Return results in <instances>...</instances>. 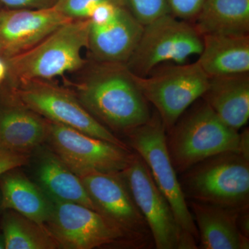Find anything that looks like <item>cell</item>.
<instances>
[{
  "label": "cell",
  "mask_w": 249,
  "mask_h": 249,
  "mask_svg": "<svg viewBox=\"0 0 249 249\" xmlns=\"http://www.w3.org/2000/svg\"><path fill=\"white\" fill-rule=\"evenodd\" d=\"M170 14L193 23L204 4L205 0H166Z\"/></svg>",
  "instance_id": "d4e9b609"
},
{
  "label": "cell",
  "mask_w": 249,
  "mask_h": 249,
  "mask_svg": "<svg viewBox=\"0 0 249 249\" xmlns=\"http://www.w3.org/2000/svg\"><path fill=\"white\" fill-rule=\"evenodd\" d=\"M47 121L48 135L46 142H48L51 150L78 177L93 172L121 173L132 160L134 153L129 148Z\"/></svg>",
  "instance_id": "30bf717a"
},
{
  "label": "cell",
  "mask_w": 249,
  "mask_h": 249,
  "mask_svg": "<svg viewBox=\"0 0 249 249\" xmlns=\"http://www.w3.org/2000/svg\"><path fill=\"white\" fill-rule=\"evenodd\" d=\"M190 206L198 227L199 249H248V237L242 235L237 225L241 209H231L201 201Z\"/></svg>",
  "instance_id": "2e32d148"
},
{
  "label": "cell",
  "mask_w": 249,
  "mask_h": 249,
  "mask_svg": "<svg viewBox=\"0 0 249 249\" xmlns=\"http://www.w3.org/2000/svg\"><path fill=\"white\" fill-rule=\"evenodd\" d=\"M6 249V245H5L4 235L3 234H0V249Z\"/></svg>",
  "instance_id": "f1b7e54d"
},
{
  "label": "cell",
  "mask_w": 249,
  "mask_h": 249,
  "mask_svg": "<svg viewBox=\"0 0 249 249\" xmlns=\"http://www.w3.org/2000/svg\"><path fill=\"white\" fill-rule=\"evenodd\" d=\"M73 19L53 6L42 9H0V57L22 53Z\"/></svg>",
  "instance_id": "4fadbf2b"
},
{
  "label": "cell",
  "mask_w": 249,
  "mask_h": 249,
  "mask_svg": "<svg viewBox=\"0 0 249 249\" xmlns=\"http://www.w3.org/2000/svg\"><path fill=\"white\" fill-rule=\"evenodd\" d=\"M0 98V148L30 155L47 141V121L4 95Z\"/></svg>",
  "instance_id": "9a60e30c"
},
{
  "label": "cell",
  "mask_w": 249,
  "mask_h": 249,
  "mask_svg": "<svg viewBox=\"0 0 249 249\" xmlns=\"http://www.w3.org/2000/svg\"><path fill=\"white\" fill-rule=\"evenodd\" d=\"M183 173L180 184L185 196L231 209L249 207V157L224 152Z\"/></svg>",
  "instance_id": "5b68a950"
},
{
  "label": "cell",
  "mask_w": 249,
  "mask_h": 249,
  "mask_svg": "<svg viewBox=\"0 0 249 249\" xmlns=\"http://www.w3.org/2000/svg\"><path fill=\"white\" fill-rule=\"evenodd\" d=\"M0 93L47 120L129 148L85 109L73 92L51 80L34 79L3 84L0 85Z\"/></svg>",
  "instance_id": "277c9868"
},
{
  "label": "cell",
  "mask_w": 249,
  "mask_h": 249,
  "mask_svg": "<svg viewBox=\"0 0 249 249\" xmlns=\"http://www.w3.org/2000/svg\"><path fill=\"white\" fill-rule=\"evenodd\" d=\"M120 174L147 223L156 248H197L178 227L170 203L156 184L146 163L137 152Z\"/></svg>",
  "instance_id": "9c48e42d"
},
{
  "label": "cell",
  "mask_w": 249,
  "mask_h": 249,
  "mask_svg": "<svg viewBox=\"0 0 249 249\" xmlns=\"http://www.w3.org/2000/svg\"><path fill=\"white\" fill-rule=\"evenodd\" d=\"M88 68L73 93L96 120L124 134L150 121L149 103L126 64L93 60Z\"/></svg>",
  "instance_id": "6da1fadb"
},
{
  "label": "cell",
  "mask_w": 249,
  "mask_h": 249,
  "mask_svg": "<svg viewBox=\"0 0 249 249\" xmlns=\"http://www.w3.org/2000/svg\"><path fill=\"white\" fill-rule=\"evenodd\" d=\"M132 74L144 97L157 109L166 133L209 87V77L197 61L155 68L146 76Z\"/></svg>",
  "instance_id": "52a82bcc"
},
{
  "label": "cell",
  "mask_w": 249,
  "mask_h": 249,
  "mask_svg": "<svg viewBox=\"0 0 249 249\" xmlns=\"http://www.w3.org/2000/svg\"><path fill=\"white\" fill-rule=\"evenodd\" d=\"M203 37L191 22L167 14L143 26L138 45L126 63L129 71L146 76L163 62L186 63L199 55Z\"/></svg>",
  "instance_id": "ba28073f"
},
{
  "label": "cell",
  "mask_w": 249,
  "mask_h": 249,
  "mask_svg": "<svg viewBox=\"0 0 249 249\" xmlns=\"http://www.w3.org/2000/svg\"><path fill=\"white\" fill-rule=\"evenodd\" d=\"M103 2L120 4L119 0H57L53 8L70 19H89L93 9Z\"/></svg>",
  "instance_id": "cb8c5ba5"
},
{
  "label": "cell",
  "mask_w": 249,
  "mask_h": 249,
  "mask_svg": "<svg viewBox=\"0 0 249 249\" xmlns=\"http://www.w3.org/2000/svg\"><path fill=\"white\" fill-rule=\"evenodd\" d=\"M1 6H2V5H1V4H0V9H1Z\"/></svg>",
  "instance_id": "f546056e"
},
{
  "label": "cell",
  "mask_w": 249,
  "mask_h": 249,
  "mask_svg": "<svg viewBox=\"0 0 249 249\" xmlns=\"http://www.w3.org/2000/svg\"><path fill=\"white\" fill-rule=\"evenodd\" d=\"M197 60L211 77L249 73V35L202 36Z\"/></svg>",
  "instance_id": "d6986e66"
},
{
  "label": "cell",
  "mask_w": 249,
  "mask_h": 249,
  "mask_svg": "<svg viewBox=\"0 0 249 249\" xmlns=\"http://www.w3.org/2000/svg\"><path fill=\"white\" fill-rule=\"evenodd\" d=\"M120 4L142 25L169 14L166 0H119Z\"/></svg>",
  "instance_id": "603a6c76"
},
{
  "label": "cell",
  "mask_w": 249,
  "mask_h": 249,
  "mask_svg": "<svg viewBox=\"0 0 249 249\" xmlns=\"http://www.w3.org/2000/svg\"><path fill=\"white\" fill-rule=\"evenodd\" d=\"M192 24L201 36L249 35V0H205Z\"/></svg>",
  "instance_id": "44dd1931"
},
{
  "label": "cell",
  "mask_w": 249,
  "mask_h": 249,
  "mask_svg": "<svg viewBox=\"0 0 249 249\" xmlns=\"http://www.w3.org/2000/svg\"><path fill=\"white\" fill-rule=\"evenodd\" d=\"M57 0H0V4L11 9H42L52 7Z\"/></svg>",
  "instance_id": "4316f807"
},
{
  "label": "cell",
  "mask_w": 249,
  "mask_h": 249,
  "mask_svg": "<svg viewBox=\"0 0 249 249\" xmlns=\"http://www.w3.org/2000/svg\"><path fill=\"white\" fill-rule=\"evenodd\" d=\"M89 27V19H73L26 52L4 59L8 75L4 84L34 79L51 80L85 68L88 61L81 52L88 48Z\"/></svg>",
  "instance_id": "7a4b0ae2"
},
{
  "label": "cell",
  "mask_w": 249,
  "mask_h": 249,
  "mask_svg": "<svg viewBox=\"0 0 249 249\" xmlns=\"http://www.w3.org/2000/svg\"><path fill=\"white\" fill-rule=\"evenodd\" d=\"M166 137L170 159L178 173L224 152L243 154L241 134L224 124L204 99L183 113Z\"/></svg>",
  "instance_id": "3957f363"
},
{
  "label": "cell",
  "mask_w": 249,
  "mask_h": 249,
  "mask_svg": "<svg viewBox=\"0 0 249 249\" xmlns=\"http://www.w3.org/2000/svg\"><path fill=\"white\" fill-rule=\"evenodd\" d=\"M79 178L98 212L115 224L134 247L147 246L151 233L120 173L93 172Z\"/></svg>",
  "instance_id": "8fae6325"
},
{
  "label": "cell",
  "mask_w": 249,
  "mask_h": 249,
  "mask_svg": "<svg viewBox=\"0 0 249 249\" xmlns=\"http://www.w3.org/2000/svg\"><path fill=\"white\" fill-rule=\"evenodd\" d=\"M7 211L1 222L6 249H60L45 225Z\"/></svg>",
  "instance_id": "7402d4cb"
},
{
  "label": "cell",
  "mask_w": 249,
  "mask_h": 249,
  "mask_svg": "<svg viewBox=\"0 0 249 249\" xmlns=\"http://www.w3.org/2000/svg\"><path fill=\"white\" fill-rule=\"evenodd\" d=\"M8 75V66L6 60L0 57V85L6 81Z\"/></svg>",
  "instance_id": "83f0119b"
},
{
  "label": "cell",
  "mask_w": 249,
  "mask_h": 249,
  "mask_svg": "<svg viewBox=\"0 0 249 249\" xmlns=\"http://www.w3.org/2000/svg\"><path fill=\"white\" fill-rule=\"evenodd\" d=\"M37 152L36 178L51 200L76 203L98 212L78 175L50 149L39 147Z\"/></svg>",
  "instance_id": "e0dca14e"
},
{
  "label": "cell",
  "mask_w": 249,
  "mask_h": 249,
  "mask_svg": "<svg viewBox=\"0 0 249 249\" xmlns=\"http://www.w3.org/2000/svg\"><path fill=\"white\" fill-rule=\"evenodd\" d=\"M201 98L224 124L238 131L249 119V73L211 77Z\"/></svg>",
  "instance_id": "ac0fdd59"
},
{
  "label": "cell",
  "mask_w": 249,
  "mask_h": 249,
  "mask_svg": "<svg viewBox=\"0 0 249 249\" xmlns=\"http://www.w3.org/2000/svg\"><path fill=\"white\" fill-rule=\"evenodd\" d=\"M30 157L29 154L17 153L0 148V176L27 164Z\"/></svg>",
  "instance_id": "484cf974"
},
{
  "label": "cell",
  "mask_w": 249,
  "mask_h": 249,
  "mask_svg": "<svg viewBox=\"0 0 249 249\" xmlns=\"http://www.w3.org/2000/svg\"><path fill=\"white\" fill-rule=\"evenodd\" d=\"M15 170L0 176L1 208L45 225L52 214L53 201L38 185Z\"/></svg>",
  "instance_id": "ffe728a7"
},
{
  "label": "cell",
  "mask_w": 249,
  "mask_h": 249,
  "mask_svg": "<svg viewBox=\"0 0 249 249\" xmlns=\"http://www.w3.org/2000/svg\"><path fill=\"white\" fill-rule=\"evenodd\" d=\"M166 134L160 116L155 113L146 124L125 134L131 147L146 163L156 184L168 199L178 227L196 245L199 234L170 159Z\"/></svg>",
  "instance_id": "8992f818"
},
{
  "label": "cell",
  "mask_w": 249,
  "mask_h": 249,
  "mask_svg": "<svg viewBox=\"0 0 249 249\" xmlns=\"http://www.w3.org/2000/svg\"><path fill=\"white\" fill-rule=\"evenodd\" d=\"M143 25L121 6L110 20L90 22L88 48L95 61L126 64L138 45Z\"/></svg>",
  "instance_id": "5bb4252c"
},
{
  "label": "cell",
  "mask_w": 249,
  "mask_h": 249,
  "mask_svg": "<svg viewBox=\"0 0 249 249\" xmlns=\"http://www.w3.org/2000/svg\"><path fill=\"white\" fill-rule=\"evenodd\" d=\"M52 201L53 210L45 227L60 249H92L128 241L115 224L97 211L76 203Z\"/></svg>",
  "instance_id": "7c38bea8"
}]
</instances>
